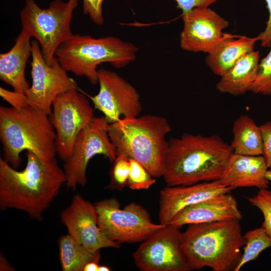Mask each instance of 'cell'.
<instances>
[{
    "label": "cell",
    "mask_w": 271,
    "mask_h": 271,
    "mask_svg": "<svg viewBox=\"0 0 271 271\" xmlns=\"http://www.w3.org/2000/svg\"><path fill=\"white\" fill-rule=\"evenodd\" d=\"M32 37L22 31L13 47L0 54V79L14 91L25 94L30 88L25 76L27 63L32 56Z\"/></svg>",
    "instance_id": "d6986e66"
},
{
    "label": "cell",
    "mask_w": 271,
    "mask_h": 271,
    "mask_svg": "<svg viewBox=\"0 0 271 271\" xmlns=\"http://www.w3.org/2000/svg\"><path fill=\"white\" fill-rule=\"evenodd\" d=\"M109 123L104 116L94 117L78 134L71 155L64 161L67 188L75 191L78 185L86 184V170L89 161L96 155H103L113 162L117 151L108 134Z\"/></svg>",
    "instance_id": "30bf717a"
},
{
    "label": "cell",
    "mask_w": 271,
    "mask_h": 271,
    "mask_svg": "<svg viewBox=\"0 0 271 271\" xmlns=\"http://www.w3.org/2000/svg\"><path fill=\"white\" fill-rule=\"evenodd\" d=\"M266 178L269 181H271V170L267 171L266 173Z\"/></svg>",
    "instance_id": "8d00e7d4"
},
{
    "label": "cell",
    "mask_w": 271,
    "mask_h": 271,
    "mask_svg": "<svg viewBox=\"0 0 271 271\" xmlns=\"http://www.w3.org/2000/svg\"><path fill=\"white\" fill-rule=\"evenodd\" d=\"M100 259H95L88 262L84 267L83 271H98Z\"/></svg>",
    "instance_id": "e575fe53"
},
{
    "label": "cell",
    "mask_w": 271,
    "mask_h": 271,
    "mask_svg": "<svg viewBox=\"0 0 271 271\" xmlns=\"http://www.w3.org/2000/svg\"><path fill=\"white\" fill-rule=\"evenodd\" d=\"M177 8L182 10V15L197 7H209L219 0H175Z\"/></svg>",
    "instance_id": "1f68e13d"
},
{
    "label": "cell",
    "mask_w": 271,
    "mask_h": 271,
    "mask_svg": "<svg viewBox=\"0 0 271 271\" xmlns=\"http://www.w3.org/2000/svg\"><path fill=\"white\" fill-rule=\"evenodd\" d=\"M240 222L189 224L182 233L181 246L190 270L209 267L214 271H234L246 242Z\"/></svg>",
    "instance_id": "3957f363"
},
{
    "label": "cell",
    "mask_w": 271,
    "mask_h": 271,
    "mask_svg": "<svg viewBox=\"0 0 271 271\" xmlns=\"http://www.w3.org/2000/svg\"><path fill=\"white\" fill-rule=\"evenodd\" d=\"M232 133L230 146L234 153L249 156L262 155L260 127L249 116L242 115L234 121Z\"/></svg>",
    "instance_id": "7402d4cb"
},
{
    "label": "cell",
    "mask_w": 271,
    "mask_h": 271,
    "mask_svg": "<svg viewBox=\"0 0 271 271\" xmlns=\"http://www.w3.org/2000/svg\"><path fill=\"white\" fill-rule=\"evenodd\" d=\"M110 268L105 265H99L98 271H109Z\"/></svg>",
    "instance_id": "d590c367"
},
{
    "label": "cell",
    "mask_w": 271,
    "mask_h": 271,
    "mask_svg": "<svg viewBox=\"0 0 271 271\" xmlns=\"http://www.w3.org/2000/svg\"><path fill=\"white\" fill-rule=\"evenodd\" d=\"M256 37L237 39L225 33L223 38L208 53L207 65L216 75L221 76L243 55L254 50Z\"/></svg>",
    "instance_id": "ffe728a7"
},
{
    "label": "cell",
    "mask_w": 271,
    "mask_h": 271,
    "mask_svg": "<svg viewBox=\"0 0 271 271\" xmlns=\"http://www.w3.org/2000/svg\"><path fill=\"white\" fill-rule=\"evenodd\" d=\"M180 228L166 225L155 232L133 253L136 266L142 271L191 270L181 246Z\"/></svg>",
    "instance_id": "7c38bea8"
},
{
    "label": "cell",
    "mask_w": 271,
    "mask_h": 271,
    "mask_svg": "<svg viewBox=\"0 0 271 271\" xmlns=\"http://www.w3.org/2000/svg\"><path fill=\"white\" fill-rule=\"evenodd\" d=\"M98 74L99 92L95 96H88L108 122L112 123L122 117L139 116L142 106L137 89L115 72L100 69Z\"/></svg>",
    "instance_id": "4fadbf2b"
},
{
    "label": "cell",
    "mask_w": 271,
    "mask_h": 271,
    "mask_svg": "<svg viewBox=\"0 0 271 271\" xmlns=\"http://www.w3.org/2000/svg\"><path fill=\"white\" fill-rule=\"evenodd\" d=\"M58 245L63 271H83L88 262L100 258V250L89 249L68 233L60 237Z\"/></svg>",
    "instance_id": "603a6c76"
},
{
    "label": "cell",
    "mask_w": 271,
    "mask_h": 271,
    "mask_svg": "<svg viewBox=\"0 0 271 271\" xmlns=\"http://www.w3.org/2000/svg\"><path fill=\"white\" fill-rule=\"evenodd\" d=\"M259 53L254 50L242 56L221 77L216 84L221 93L234 96L249 91L255 80L259 64Z\"/></svg>",
    "instance_id": "44dd1931"
},
{
    "label": "cell",
    "mask_w": 271,
    "mask_h": 271,
    "mask_svg": "<svg viewBox=\"0 0 271 271\" xmlns=\"http://www.w3.org/2000/svg\"><path fill=\"white\" fill-rule=\"evenodd\" d=\"M242 218L235 198L230 193L219 194L189 206L178 212L168 224L185 225Z\"/></svg>",
    "instance_id": "e0dca14e"
},
{
    "label": "cell",
    "mask_w": 271,
    "mask_h": 271,
    "mask_svg": "<svg viewBox=\"0 0 271 271\" xmlns=\"http://www.w3.org/2000/svg\"><path fill=\"white\" fill-rule=\"evenodd\" d=\"M268 11V19L266 23L264 30L256 37L258 41H260L261 46L269 47L271 44V0H264Z\"/></svg>",
    "instance_id": "d6a6232c"
},
{
    "label": "cell",
    "mask_w": 271,
    "mask_h": 271,
    "mask_svg": "<svg viewBox=\"0 0 271 271\" xmlns=\"http://www.w3.org/2000/svg\"><path fill=\"white\" fill-rule=\"evenodd\" d=\"M60 217L68 233L89 249L95 251L106 247H120V243L109 239L100 229L95 205L80 194L73 196L70 205L61 212Z\"/></svg>",
    "instance_id": "5bb4252c"
},
{
    "label": "cell",
    "mask_w": 271,
    "mask_h": 271,
    "mask_svg": "<svg viewBox=\"0 0 271 271\" xmlns=\"http://www.w3.org/2000/svg\"><path fill=\"white\" fill-rule=\"evenodd\" d=\"M262 155L249 156L233 153L229 157L220 180L232 190L242 187L267 188L268 170Z\"/></svg>",
    "instance_id": "ac0fdd59"
},
{
    "label": "cell",
    "mask_w": 271,
    "mask_h": 271,
    "mask_svg": "<svg viewBox=\"0 0 271 271\" xmlns=\"http://www.w3.org/2000/svg\"><path fill=\"white\" fill-rule=\"evenodd\" d=\"M0 95L4 100L9 102L13 107L20 108L28 105L25 94L15 91H11L1 87Z\"/></svg>",
    "instance_id": "4dcf8cb0"
},
{
    "label": "cell",
    "mask_w": 271,
    "mask_h": 271,
    "mask_svg": "<svg viewBox=\"0 0 271 271\" xmlns=\"http://www.w3.org/2000/svg\"><path fill=\"white\" fill-rule=\"evenodd\" d=\"M26 156L22 171L0 158V209L23 211L31 218L42 221L44 212L67 178L55 158L44 161L30 151Z\"/></svg>",
    "instance_id": "6da1fadb"
},
{
    "label": "cell",
    "mask_w": 271,
    "mask_h": 271,
    "mask_svg": "<svg viewBox=\"0 0 271 271\" xmlns=\"http://www.w3.org/2000/svg\"><path fill=\"white\" fill-rule=\"evenodd\" d=\"M78 0H54L42 9L34 0H26L20 13L22 31L38 42L46 63L52 65L59 46L74 34L71 29Z\"/></svg>",
    "instance_id": "52a82bcc"
},
{
    "label": "cell",
    "mask_w": 271,
    "mask_h": 271,
    "mask_svg": "<svg viewBox=\"0 0 271 271\" xmlns=\"http://www.w3.org/2000/svg\"><path fill=\"white\" fill-rule=\"evenodd\" d=\"M52 108L49 118L56 134V154L65 161L72 153L78 134L94 117V109L78 89L58 95Z\"/></svg>",
    "instance_id": "9c48e42d"
},
{
    "label": "cell",
    "mask_w": 271,
    "mask_h": 271,
    "mask_svg": "<svg viewBox=\"0 0 271 271\" xmlns=\"http://www.w3.org/2000/svg\"><path fill=\"white\" fill-rule=\"evenodd\" d=\"M113 162L109 172L110 181L106 188L120 190L127 186L130 171L129 159L123 155H117Z\"/></svg>",
    "instance_id": "484cf974"
},
{
    "label": "cell",
    "mask_w": 271,
    "mask_h": 271,
    "mask_svg": "<svg viewBox=\"0 0 271 271\" xmlns=\"http://www.w3.org/2000/svg\"><path fill=\"white\" fill-rule=\"evenodd\" d=\"M247 200L262 212L263 221L261 226L271 236V191L267 188L259 189L256 195L247 197Z\"/></svg>",
    "instance_id": "83f0119b"
},
{
    "label": "cell",
    "mask_w": 271,
    "mask_h": 271,
    "mask_svg": "<svg viewBox=\"0 0 271 271\" xmlns=\"http://www.w3.org/2000/svg\"><path fill=\"white\" fill-rule=\"evenodd\" d=\"M31 44L32 84L25 93L27 102L49 115L56 97L69 90L78 89V84L68 76L56 57L52 65L46 63L36 40H32Z\"/></svg>",
    "instance_id": "8fae6325"
},
{
    "label": "cell",
    "mask_w": 271,
    "mask_h": 271,
    "mask_svg": "<svg viewBox=\"0 0 271 271\" xmlns=\"http://www.w3.org/2000/svg\"><path fill=\"white\" fill-rule=\"evenodd\" d=\"M262 139V155L268 168H271V121L259 126Z\"/></svg>",
    "instance_id": "f546056e"
},
{
    "label": "cell",
    "mask_w": 271,
    "mask_h": 271,
    "mask_svg": "<svg viewBox=\"0 0 271 271\" xmlns=\"http://www.w3.org/2000/svg\"><path fill=\"white\" fill-rule=\"evenodd\" d=\"M183 28L180 34L181 48L208 53L223 38L222 31L229 22L209 7H197L182 15Z\"/></svg>",
    "instance_id": "9a60e30c"
},
{
    "label": "cell",
    "mask_w": 271,
    "mask_h": 271,
    "mask_svg": "<svg viewBox=\"0 0 271 271\" xmlns=\"http://www.w3.org/2000/svg\"><path fill=\"white\" fill-rule=\"evenodd\" d=\"M56 134L49 115L35 107L0 106V140L3 159L14 168L20 165L24 150L44 161L55 158Z\"/></svg>",
    "instance_id": "277c9868"
},
{
    "label": "cell",
    "mask_w": 271,
    "mask_h": 271,
    "mask_svg": "<svg viewBox=\"0 0 271 271\" xmlns=\"http://www.w3.org/2000/svg\"><path fill=\"white\" fill-rule=\"evenodd\" d=\"M168 143L163 176L167 186L220 180L233 153L230 145L217 135L186 133Z\"/></svg>",
    "instance_id": "7a4b0ae2"
},
{
    "label": "cell",
    "mask_w": 271,
    "mask_h": 271,
    "mask_svg": "<svg viewBox=\"0 0 271 271\" xmlns=\"http://www.w3.org/2000/svg\"><path fill=\"white\" fill-rule=\"evenodd\" d=\"M104 0H82L83 13L89 16L94 23L101 26L104 20L103 3Z\"/></svg>",
    "instance_id": "f1b7e54d"
},
{
    "label": "cell",
    "mask_w": 271,
    "mask_h": 271,
    "mask_svg": "<svg viewBox=\"0 0 271 271\" xmlns=\"http://www.w3.org/2000/svg\"><path fill=\"white\" fill-rule=\"evenodd\" d=\"M245 244L241 258L234 271L256 259L265 249L271 247V236L261 226L247 231L244 235Z\"/></svg>",
    "instance_id": "cb8c5ba5"
},
{
    "label": "cell",
    "mask_w": 271,
    "mask_h": 271,
    "mask_svg": "<svg viewBox=\"0 0 271 271\" xmlns=\"http://www.w3.org/2000/svg\"><path fill=\"white\" fill-rule=\"evenodd\" d=\"M94 205L100 229L109 239L120 244L144 241L166 225L153 223L147 210L135 202L121 209L119 201L111 198Z\"/></svg>",
    "instance_id": "ba28073f"
},
{
    "label": "cell",
    "mask_w": 271,
    "mask_h": 271,
    "mask_svg": "<svg viewBox=\"0 0 271 271\" xmlns=\"http://www.w3.org/2000/svg\"><path fill=\"white\" fill-rule=\"evenodd\" d=\"M130 171L127 186L131 190H147L156 180L148 170L139 162L129 159Z\"/></svg>",
    "instance_id": "4316f807"
},
{
    "label": "cell",
    "mask_w": 271,
    "mask_h": 271,
    "mask_svg": "<svg viewBox=\"0 0 271 271\" xmlns=\"http://www.w3.org/2000/svg\"><path fill=\"white\" fill-rule=\"evenodd\" d=\"M232 190L220 179L188 186H167L160 193V223L167 225L186 207L219 194L230 193Z\"/></svg>",
    "instance_id": "2e32d148"
},
{
    "label": "cell",
    "mask_w": 271,
    "mask_h": 271,
    "mask_svg": "<svg viewBox=\"0 0 271 271\" xmlns=\"http://www.w3.org/2000/svg\"><path fill=\"white\" fill-rule=\"evenodd\" d=\"M138 49L113 36L95 38L75 34L59 46L55 57L65 71L84 76L95 85L98 82V65L109 63L116 68L124 67L136 59Z\"/></svg>",
    "instance_id": "8992f818"
},
{
    "label": "cell",
    "mask_w": 271,
    "mask_h": 271,
    "mask_svg": "<svg viewBox=\"0 0 271 271\" xmlns=\"http://www.w3.org/2000/svg\"><path fill=\"white\" fill-rule=\"evenodd\" d=\"M267 55L259 63L256 77L249 91L271 95V44Z\"/></svg>",
    "instance_id": "d4e9b609"
},
{
    "label": "cell",
    "mask_w": 271,
    "mask_h": 271,
    "mask_svg": "<svg viewBox=\"0 0 271 271\" xmlns=\"http://www.w3.org/2000/svg\"><path fill=\"white\" fill-rule=\"evenodd\" d=\"M14 267L10 264L4 256L2 253L0 255V270L12 271L14 270Z\"/></svg>",
    "instance_id": "836d02e7"
},
{
    "label": "cell",
    "mask_w": 271,
    "mask_h": 271,
    "mask_svg": "<svg viewBox=\"0 0 271 271\" xmlns=\"http://www.w3.org/2000/svg\"><path fill=\"white\" fill-rule=\"evenodd\" d=\"M171 130L166 118L151 114L122 117L108 126L117 155L137 161L154 178L165 173L169 145L166 136Z\"/></svg>",
    "instance_id": "5b68a950"
}]
</instances>
